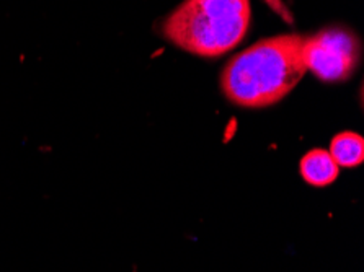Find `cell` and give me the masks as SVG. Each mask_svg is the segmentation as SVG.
<instances>
[{
    "instance_id": "3957f363",
    "label": "cell",
    "mask_w": 364,
    "mask_h": 272,
    "mask_svg": "<svg viewBox=\"0 0 364 272\" xmlns=\"http://www.w3.org/2000/svg\"><path fill=\"white\" fill-rule=\"evenodd\" d=\"M360 41L345 28L333 26L304 38L306 69L323 82L346 80L360 60Z\"/></svg>"
},
{
    "instance_id": "277c9868",
    "label": "cell",
    "mask_w": 364,
    "mask_h": 272,
    "mask_svg": "<svg viewBox=\"0 0 364 272\" xmlns=\"http://www.w3.org/2000/svg\"><path fill=\"white\" fill-rule=\"evenodd\" d=\"M340 166L335 163L328 150L316 148L307 152L301 160V175L309 185L323 187L332 185L338 176Z\"/></svg>"
},
{
    "instance_id": "5b68a950",
    "label": "cell",
    "mask_w": 364,
    "mask_h": 272,
    "mask_svg": "<svg viewBox=\"0 0 364 272\" xmlns=\"http://www.w3.org/2000/svg\"><path fill=\"white\" fill-rule=\"evenodd\" d=\"M328 152L336 165L353 168V166L363 163L364 141L360 134H355V132H341V134L333 137Z\"/></svg>"
},
{
    "instance_id": "7a4b0ae2",
    "label": "cell",
    "mask_w": 364,
    "mask_h": 272,
    "mask_svg": "<svg viewBox=\"0 0 364 272\" xmlns=\"http://www.w3.org/2000/svg\"><path fill=\"white\" fill-rule=\"evenodd\" d=\"M250 0H185L165 20L164 36L201 58H219L244 40Z\"/></svg>"
},
{
    "instance_id": "6da1fadb",
    "label": "cell",
    "mask_w": 364,
    "mask_h": 272,
    "mask_svg": "<svg viewBox=\"0 0 364 272\" xmlns=\"http://www.w3.org/2000/svg\"><path fill=\"white\" fill-rule=\"evenodd\" d=\"M302 46L304 36L279 35L239 53L223 70L224 95L244 108L278 103L307 72Z\"/></svg>"
}]
</instances>
